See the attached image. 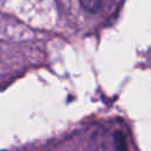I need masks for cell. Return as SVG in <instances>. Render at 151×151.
Here are the masks:
<instances>
[{"mask_svg": "<svg viewBox=\"0 0 151 151\" xmlns=\"http://www.w3.org/2000/svg\"><path fill=\"white\" fill-rule=\"evenodd\" d=\"M81 8L91 14L97 13L101 8V0H79Z\"/></svg>", "mask_w": 151, "mask_h": 151, "instance_id": "1", "label": "cell"}, {"mask_svg": "<svg viewBox=\"0 0 151 151\" xmlns=\"http://www.w3.org/2000/svg\"><path fill=\"white\" fill-rule=\"evenodd\" d=\"M114 151H127V142L122 131H116L113 134Z\"/></svg>", "mask_w": 151, "mask_h": 151, "instance_id": "2", "label": "cell"}]
</instances>
